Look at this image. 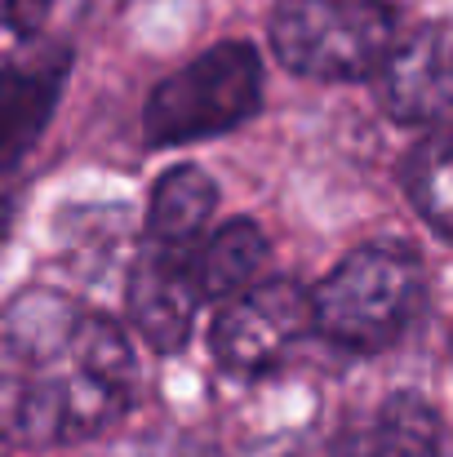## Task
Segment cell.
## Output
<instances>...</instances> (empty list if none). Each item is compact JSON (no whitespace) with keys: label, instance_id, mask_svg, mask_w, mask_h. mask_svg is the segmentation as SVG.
Segmentation results:
<instances>
[{"label":"cell","instance_id":"cell-11","mask_svg":"<svg viewBox=\"0 0 453 457\" xmlns=\"http://www.w3.org/2000/svg\"><path fill=\"white\" fill-rule=\"evenodd\" d=\"M369 457H449L445 418L414 391L391 395L369 431Z\"/></svg>","mask_w":453,"mask_h":457},{"label":"cell","instance_id":"cell-12","mask_svg":"<svg viewBox=\"0 0 453 457\" xmlns=\"http://www.w3.org/2000/svg\"><path fill=\"white\" fill-rule=\"evenodd\" d=\"M449 129H432L400 169V182H405V195L409 204L418 209V218L440 236L449 240V218H453V173H449Z\"/></svg>","mask_w":453,"mask_h":457},{"label":"cell","instance_id":"cell-10","mask_svg":"<svg viewBox=\"0 0 453 457\" xmlns=\"http://www.w3.org/2000/svg\"><path fill=\"white\" fill-rule=\"evenodd\" d=\"M218 209V187L200 164H178L169 169L155 191H151L147 209V240H164V245H196L209 227Z\"/></svg>","mask_w":453,"mask_h":457},{"label":"cell","instance_id":"cell-8","mask_svg":"<svg viewBox=\"0 0 453 457\" xmlns=\"http://www.w3.org/2000/svg\"><path fill=\"white\" fill-rule=\"evenodd\" d=\"M373 76L391 120L440 129L449 120V27L427 22L405 45H391Z\"/></svg>","mask_w":453,"mask_h":457},{"label":"cell","instance_id":"cell-5","mask_svg":"<svg viewBox=\"0 0 453 457\" xmlns=\"http://www.w3.org/2000/svg\"><path fill=\"white\" fill-rule=\"evenodd\" d=\"M311 333V303L298 280H267L218 311L209 328L214 360L231 378H267L289 364Z\"/></svg>","mask_w":453,"mask_h":457},{"label":"cell","instance_id":"cell-2","mask_svg":"<svg viewBox=\"0 0 453 457\" xmlns=\"http://www.w3.org/2000/svg\"><path fill=\"white\" fill-rule=\"evenodd\" d=\"M315 333L347 355L396 346L423 306V258L400 240L360 245L311 294Z\"/></svg>","mask_w":453,"mask_h":457},{"label":"cell","instance_id":"cell-4","mask_svg":"<svg viewBox=\"0 0 453 457\" xmlns=\"http://www.w3.org/2000/svg\"><path fill=\"white\" fill-rule=\"evenodd\" d=\"M396 45L391 0H281L272 9L276 58L311 80H365Z\"/></svg>","mask_w":453,"mask_h":457},{"label":"cell","instance_id":"cell-7","mask_svg":"<svg viewBox=\"0 0 453 457\" xmlns=\"http://www.w3.org/2000/svg\"><path fill=\"white\" fill-rule=\"evenodd\" d=\"M71 49L67 45H27L18 58L0 67V178L18 169V160L40 143L54 120V107L67 89Z\"/></svg>","mask_w":453,"mask_h":457},{"label":"cell","instance_id":"cell-1","mask_svg":"<svg viewBox=\"0 0 453 457\" xmlns=\"http://www.w3.org/2000/svg\"><path fill=\"white\" fill-rule=\"evenodd\" d=\"M138 386L134 351L107 315L58 289H22L0 315V436L27 449L94 440Z\"/></svg>","mask_w":453,"mask_h":457},{"label":"cell","instance_id":"cell-14","mask_svg":"<svg viewBox=\"0 0 453 457\" xmlns=\"http://www.w3.org/2000/svg\"><path fill=\"white\" fill-rule=\"evenodd\" d=\"M329 457H369V431H356V427H347V431L333 440Z\"/></svg>","mask_w":453,"mask_h":457},{"label":"cell","instance_id":"cell-3","mask_svg":"<svg viewBox=\"0 0 453 457\" xmlns=\"http://www.w3.org/2000/svg\"><path fill=\"white\" fill-rule=\"evenodd\" d=\"M263 107V54L249 40H218L155 85L143 112V143L187 147L254 120Z\"/></svg>","mask_w":453,"mask_h":457},{"label":"cell","instance_id":"cell-13","mask_svg":"<svg viewBox=\"0 0 453 457\" xmlns=\"http://www.w3.org/2000/svg\"><path fill=\"white\" fill-rule=\"evenodd\" d=\"M49 13H54V0H4V22L22 40H36V31L45 27Z\"/></svg>","mask_w":453,"mask_h":457},{"label":"cell","instance_id":"cell-15","mask_svg":"<svg viewBox=\"0 0 453 457\" xmlns=\"http://www.w3.org/2000/svg\"><path fill=\"white\" fill-rule=\"evenodd\" d=\"M205 457H214V453H205Z\"/></svg>","mask_w":453,"mask_h":457},{"label":"cell","instance_id":"cell-9","mask_svg":"<svg viewBox=\"0 0 453 457\" xmlns=\"http://www.w3.org/2000/svg\"><path fill=\"white\" fill-rule=\"evenodd\" d=\"M267 262V236L258 222L249 218H231L218 231L200 236L196 253H191V280H196V298L214 303L227 294L249 289V280L263 271Z\"/></svg>","mask_w":453,"mask_h":457},{"label":"cell","instance_id":"cell-6","mask_svg":"<svg viewBox=\"0 0 453 457\" xmlns=\"http://www.w3.org/2000/svg\"><path fill=\"white\" fill-rule=\"evenodd\" d=\"M196 245H164L143 236V249L134 253V267H130V289H125L130 320L143 333V342L160 355L187 346L196 311H200L196 280H191Z\"/></svg>","mask_w":453,"mask_h":457}]
</instances>
